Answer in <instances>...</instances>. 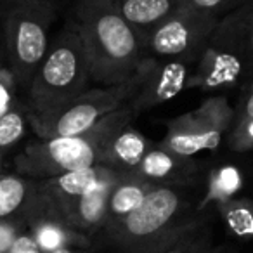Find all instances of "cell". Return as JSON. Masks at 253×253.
Masks as SVG:
<instances>
[{
    "label": "cell",
    "mask_w": 253,
    "mask_h": 253,
    "mask_svg": "<svg viewBox=\"0 0 253 253\" xmlns=\"http://www.w3.org/2000/svg\"><path fill=\"white\" fill-rule=\"evenodd\" d=\"M71 21L87 50L95 87L125 82L146 57L144 37L115 0H75Z\"/></svg>",
    "instance_id": "cell-1"
},
{
    "label": "cell",
    "mask_w": 253,
    "mask_h": 253,
    "mask_svg": "<svg viewBox=\"0 0 253 253\" xmlns=\"http://www.w3.org/2000/svg\"><path fill=\"white\" fill-rule=\"evenodd\" d=\"M95 87L87 50L75 23L68 21L49 45L21 97L30 118L57 111L88 88Z\"/></svg>",
    "instance_id": "cell-2"
},
{
    "label": "cell",
    "mask_w": 253,
    "mask_h": 253,
    "mask_svg": "<svg viewBox=\"0 0 253 253\" xmlns=\"http://www.w3.org/2000/svg\"><path fill=\"white\" fill-rule=\"evenodd\" d=\"M134 118L135 115L130 109L122 108L102 118L90 130L80 135L45 141L39 139L16 155V173L43 180L73 170L101 165L106 146L120 130L132 125Z\"/></svg>",
    "instance_id": "cell-3"
},
{
    "label": "cell",
    "mask_w": 253,
    "mask_h": 253,
    "mask_svg": "<svg viewBox=\"0 0 253 253\" xmlns=\"http://www.w3.org/2000/svg\"><path fill=\"white\" fill-rule=\"evenodd\" d=\"M186 187L155 186L141 207L101 232L122 253H158L187 222L193 220Z\"/></svg>",
    "instance_id": "cell-4"
},
{
    "label": "cell",
    "mask_w": 253,
    "mask_h": 253,
    "mask_svg": "<svg viewBox=\"0 0 253 253\" xmlns=\"http://www.w3.org/2000/svg\"><path fill=\"white\" fill-rule=\"evenodd\" d=\"M54 19L52 0H0L7 64L21 97L49 50Z\"/></svg>",
    "instance_id": "cell-5"
},
{
    "label": "cell",
    "mask_w": 253,
    "mask_h": 253,
    "mask_svg": "<svg viewBox=\"0 0 253 253\" xmlns=\"http://www.w3.org/2000/svg\"><path fill=\"white\" fill-rule=\"evenodd\" d=\"M220 18L182 5L160 25L142 33L146 56L194 64L210 43Z\"/></svg>",
    "instance_id": "cell-6"
},
{
    "label": "cell",
    "mask_w": 253,
    "mask_h": 253,
    "mask_svg": "<svg viewBox=\"0 0 253 253\" xmlns=\"http://www.w3.org/2000/svg\"><path fill=\"white\" fill-rule=\"evenodd\" d=\"M130 95L128 80L116 85L92 87L57 111L40 118H30V126L42 141L57 137H73L90 130L95 123L111 113L125 108Z\"/></svg>",
    "instance_id": "cell-7"
},
{
    "label": "cell",
    "mask_w": 253,
    "mask_h": 253,
    "mask_svg": "<svg viewBox=\"0 0 253 253\" xmlns=\"http://www.w3.org/2000/svg\"><path fill=\"white\" fill-rule=\"evenodd\" d=\"M234 123V109L224 95H211L196 109L170 120L160 148L175 155L194 156L215 149Z\"/></svg>",
    "instance_id": "cell-8"
},
{
    "label": "cell",
    "mask_w": 253,
    "mask_h": 253,
    "mask_svg": "<svg viewBox=\"0 0 253 253\" xmlns=\"http://www.w3.org/2000/svg\"><path fill=\"white\" fill-rule=\"evenodd\" d=\"M189 64L146 56L126 78L130 95L126 106L135 116L179 95L189 85Z\"/></svg>",
    "instance_id": "cell-9"
},
{
    "label": "cell",
    "mask_w": 253,
    "mask_h": 253,
    "mask_svg": "<svg viewBox=\"0 0 253 253\" xmlns=\"http://www.w3.org/2000/svg\"><path fill=\"white\" fill-rule=\"evenodd\" d=\"M50 213L52 210L42 194L40 180L19 173H0V222L28 227L35 218Z\"/></svg>",
    "instance_id": "cell-10"
},
{
    "label": "cell",
    "mask_w": 253,
    "mask_h": 253,
    "mask_svg": "<svg viewBox=\"0 0 253 253\" xmlns=\"http://www.w3.org/2000/svg\"><path fill=\"white\" fill-rule=\"evenodd\" d=\"M115 175H118V172H115L109 167L94 165L88 169L73 170V172L40 180V189H42V194L49 203L52 213L66 220L70 210L85 194Z\"/></svg>",
    "instance_id": "cell-11"
},
{
    "label": "cell",
    "mask_w": 253,
    "mask_h": 253,
    "mask_svg": "<svg viewBox=\"0 0 253 253\" xmlns=\"http://www.w3.org/2000/svg\"><path fill=\"white\" fill-rule=\"evenodd\" d=\"M198 173L200 163L193 156L175 155L158 146L149 149L134 175H139L155 186L187 187L196 180Z\"/></svg>",
    "instance_id": "cell-12"
},
{
    "label": "cell",
    "mask_w": 253,
    "mask_h": 253,
    "mask_svg": "<svg viewBox=\"0 0 253 253\" xmlns=\"http://www.w3.org/2000/svg\"><path fill=\"white\" fill-rule=\"evenodd\" d=\"M208 45L231 56L238 64H253V4L222 18Z\"/></svg>",
    "instance_id": "cell-13"
},
{
    "label": "cell",
    "mask_w": 253,
    "mask_h": 253,
    "mask_svg": "<svg viewBox=\"0 0 253 253\" xmlns=\"http://www.w3.org/2000/svg\"><path fill=\"white\" fill-rule=\"evenodd\" d=\"M151 144L144 134L134 130L130 125L120 130L104 149L101 165L113 169L122 175H134L141 167Z\"/></svg>",
    "instance_id": "cell-14"
},
{
    "label": "cell",
    "mask_w": 253,
    "mask_h": 253,
    "mask_svg": "<svg viewBox=\"0 0 253 253\" xmlns=\"http://www.w3.org/2000/svg\"><path fill=\"white\" fill-rule=\"evenodd\" d=\"M122 173L111 177L99 184L95 189L87 193L66 215V222L75 227L77 231L94 238L95 234L104 229L106 224V211H108V198L111 193V187Z\"/></svg>",
    "instance_id": "cell-15"
},
{
    "label": "cell",
    "mask_w": 253,
    "mask_h": 253,
    "mask_svg": "<svg viewBox=\"0 0 253 253\" xmlns=\"http://www.w3.org/2000/svg\"><path fill=\"white\" fill-rule=\"evenodd\" d=\"M28 231L32 232L33 239H35V243L43 253L61 248L85 250L92 245L90 236L77 231L66 220H63L61 217L52 213L35 218L28 225Z\"/></svg>",
    "instance_id": "cell-16"
},
{
    "label": "cell",
    "mask_w": 253,
    "mask_h": 253,
    "mask_svg": "<svg viewBox=\"0 0 253 253\" xmlns=\"http://www.w3.org/2000/svg\"><path fill=\"white\" fill-rule=\"evenodd\" d=\"M153 187H155V184L141 179L139 175H120V179L113 184L111 193H109L108 198V211H106L104 229L120 222L128 213H132L135 208L141 207V203L151 193Z\"/></svg>",
    "instance_id": "cell-17"
},
{
    "label": "cell",
    "mask_w": 253,
    "mask_h": 253,
    "mask_svg": "<svg viewBox=\"0 0 253 253\" xmlns=\"http://www.w3.org/2000/svg\"><path fill=\"white\" fill-rule=\"evenodd\" d=\"M115 4L126 21L144 33L182 7L184 0H115Z\"/></svg>",
    "instance_id": "cell-18"
},
{
    "label": "cell",
    "mask_w": 253,
    "mask_h": 253,
    "mask_svg": "<svg viewBox=\"0 0 253 253\" xmlns=\"http://www.w3.org/2000/svg\"><path fill=\"white\" fill-rule=\"evenodd\" d=\"M158 253H225L211 245L210 231L203 218L194 217L187 222Z\"/></svg>",
    "instance_id": "cell-19"
},
{
    "label": "cell",
    "mask_w": 253,
    "mask_h": 253,
    "mask_svg": "<svg viewBox=\"0 0 253 253\" xmlns=\"http://www.w3.org/2000/svg\"><path fill=\"white\" fill-rule=\"evenodd\" d=\"M227 231L241 239L253 238V200L231 198L217 205Z\"/></svg>",
    "instance_id": "cell-20"
},
{
    "label": "cell",
    "mask_w": 253,
    "mask_h": 253,
    "mask_svg": "<svg viewBox=\"0 0 253 253\" xmlns=\"http://www.w3.org/2000/svg\"><path fill=\"white\" fill-rule=\"evenodd\" d=\"M28 128L32 126H30L28 111L23 102L14 106L4 116H0V158L25 137Z\"/></svg>",
    "instance_id": "cell-21"
},
{
    "label": "cell",
    "mask_w": 253,
    "mask_h": 253,
    "mask_svg": "<svg viewBox=\"0 0 253 253\" xmlns=\"http://www.w3.org/2000/svg\"><path fill=\"white\" fill-rule=\"evenodd\" d=\"M241 187V177L236 170L232 169H222L211 177L210 180V194L208 198L222 203V201H227L232 198V194Z\"/></svg>",
    "instance_id": "cell-22"
},
{
    "label": "cell",
    "mask_w": 253,
    "mask_h": 253,
    "mask_svg": "<svg viewBox=\"0 0 253 253\" xmlns=\"http://www.w3.org/2000/svg\"><path fill=\"white\" fill-rule=\"evenodd\" d=\"M250 4H253V0H184V5L210 12L220 19Z\"/></svg>",
    "instance_id": "cell-23"
},
{
    "label": "cell",
    "mask_w": 253,
    "mask_h": 253,
    "mask_svg": "<svg viewBox=\"0 0 253 253\" xmlns=\"http://www.w3.org/2000/svg\"><path fill=\"white\" fill-rule=\"evenodd\" d=\"M21 101L18 85L14 82L11 70L7 66L0 68V116H4L7 111H11L14 106H18Z\"/></svg>",
    "instance_id": "cell-24"
},
{
    "label": "cell",
    "mask_w": 253,
    "mask_h": 253,
    "mask_svg": "<svg viewBox=\"0 0 253 253\" xmlns=\"http://www.w3.org/2000/svg\"><path fill=\"white\" fill-rule=\"evenodd\" d=\"M229 148L238 153L253 149V120H234L229 130Z\"/></svg>",
    "instance_id": "cell-25"
},
{
    "label": "cell",
    "mask_w": 253,
    "mask_h": 253,
    "mask_svg": "<svg viewBox=\"0 0 253 253\" xmlns=\"http://www.w3.org/2000/svg\"><path fill=\"white\" fill-rule=\"evenodd\" d=\"M23 229H26V227L21 224L0 222V253H9V250L14 245L16 238H18Z\"/></svg>",
    "instance_id": "cell-26"
},
{
    "label": "cell",
    "mask_w": 253,
    "mask_h": 253,
    "mask_svg": "<svg viewBox=\"0 0 253 253\" xmlns=\"http://www.w3.org/2000/svg\"><path fill=\"white\" fill-rule=\"evenodd\" d=\"M9 253H43V252L39 248V245H37L35 239H33L32 232H30L28 227H26L19 232L14 245H12L11 250H9Z\"/></svg>",
    "instance_id": "cell-27"
},
{
    "label": "cell",
    "mask_w": 253,
    "mask_h": 253,
    "mask_svg": "<svg viewBox=\"0 0 253 253\" xmlns=\"http://www.w3.org/2000/svg\"><path fill=\"white\" fill-rule=\"evenodd\" d=\"M234 120H253V88L239 101L238 109H234Z\"/></svg>",
    "instance_id": "cell-28"
},
{
    "label": "cell",
    "mask_w": 253,
    "mask_h": 253,
    "mask_svg": "<svg viewBox=\"0 0 253 253\" xmlns=\"http://www.w3.org/2000/svg\"><path fill=\"white\" fill-rule=\"evenodd\" d=\"M7 66V54H5V43H4V35H2V26H0V68Z\"/></svg>",
    "instance_id": "cell-29"
},
{
    "label": "cell",
    "mask_w": 253,
    "mask_h": 253,
    "mask_svg": "<svg viewBox=\"0 0 253 253\" xmlns=\"http://www.w3.org/2000/svg\"><path fill=\"white\" fill-rule=\"evenodd\" d=\"M49 253H80V252L75 248H61V250H54V252H49Z\"/></svg>",
    "instance_id": "cell-30"
},
{
    "label": "cell",
    "mask_w": 253,
    "mask_h": 253,
    "mask_svg": "<svg viewBox=\"0 0 253 253\" xmlns=\"http://www.w3.org/2000/svg\"><path fill=\"white\" fill-rule=\"evenodd\" d=\"M0 167H2V158H0Z\"/></svg>",
    "instance_id": "cell-31"
}]
</instances>
